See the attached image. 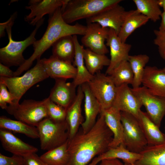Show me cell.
<instances>
[{
  "label": "cell",
  "mask_w": 165,
  "mask_h": 165,
  "mask_svg": "<svg viewBox=\"0 0 165 165\" xmlns=\"http://www.w3.org/2000/svg\"><path fill=\"white\" fill-rule=\"evenodd\" d=\"M0 140L3 149L13 155L24 157L38 151L36 147L25 142L7 130L0 128Z\"/></svg>",
  "instance_id": "cell-18"
},
{
  "label": "cell",
  "mask_w": 165,
  "mask_h": 165,
  "mask_svg": "<svg viewBox=\"0 0 165 165\" xmlns=\"http://www.w3.org/2000/svg\"><path fill=\"white\" fill-rule=\"evenodd\" d=\"M81 86L84 94L85 114V119L81 126L82 132L86 133L95 124L97 116L101 112V108L100 103L91 93L88 83Z\"/></svg>",
  "instance_id": "cell-21"
},
{
  "label": "cell",
  "mask_w": 165,
  "mask_h": 165,
  "mask_svg": "<svg viewBox=\"0 0 165 165\" xmlns=\"http://www.w3.org/2000/svg\"><path fill=\"white\" fill-rule=\"evenodd\" d=\"M142 84L152 94L165 99V73L162 69L146 66Z\"/></svg>",
  "instance_id": "cell-19"
},
{
  "label": "cell",
  "mask_w": 165,
  "mask_h": 165,
  "mask_svg": "<svg viewBox=\"0 0 165 165\" xmlns=\"http://www.w3.org/2000/svg\"><path fill=\"white\" fill-rule=\"evenodd\" d=\"M131 89L145 107L149 118L160 127L165 116V99L152 94L143 86Z\"/></svg>",
  "instance_id": "cell-10"
},
{
  "label": "cell",
  "mask_w": 165,
  "mask_h": 165,
  "mask_svg": "<svg viewBox=\"0 0 165 165\" xmlns=\"http://www.w3.org/2000/svg\"><path fill=\"white\" fill-rule=\"evenodd\" d=\"M122 0H68L62 7L64 21L70 24L90 18L102 11L119 4Z\"/></svg>",
  "instance_id": "cell-3"
},
{
  "label": "cell",
  "mask_w": 165,
  "mask_h": 165,
  "mask_svg": "<svg viewBox=\"0 0 165 165\" xmlns=\"http://www.w3.org/2000/svg\"><path fill=\"white\" fill-rule=\"evenodd\" d=\"M46 104V98L41 101L25 100L20 104L9 105L5 110L17 120L36 127L48 117Z\"/></svg>",
  "instance_id": "cell-7"
},
{
  "label": "cell",
  "mask_w": 165,
  "mask_h": 165,
  "mask_svg": "<svg viewBox=\"0 0 165 165\" xmlns=\"http://www.w3.org/2000/svg\"><path fill=\"white\" fill-rule=\"evenodd\" d=\"M7 86L4 83H0V98L9 105H13V97L7 89Z\"/></svg>",
  "instance_id": "cell-39"
},
{
  "label": "cell",
  "mask_w": 165,
  "mask_h": 165,
  "mask_svg": "<svg viewBox=\"0 0 165 165\" xmlns=\"http://www.w3.org/2000/svg\"><path fill=\"white\" fill-rule=\"evenodd\" d=\"M36 127L42 150H51L69 140V130L66 121L56 122L47 117L42 121Z\"/></svg>",
  "instance_id": "cell-6"
},
{
  "label": "cell",
  "mask_w": 165,
  "mask_h": 165,
  "mask_svg": "<svg viewBox=\"0 0 165 165\" xmlns=\"http://www.w3.org/2000/svg\"><path fill=\"white\" fill-rule=\"evenodd\" d=\"M83 55L86 68L93 75L110 64V59L105 54L97 53L86 48L83 50Z\"/></svg>",
  "instance_id": "cell-30"
},
{
  "label": "cell",
  "mask_w": 165,
  "mask_h": 165,
  "mask_svg": "<svg viewBox=\"0 0 165 165\" xmlns=\"http://www.w3.org/2000/svg\"><path fill=\"white\" fill-rule=\"evenodd\" d=\"M0 165H25L23 157L13 155L7 156L0 153Z\"/></svg>",
  "instance_id": "cell-37"
},
{
  "label": "cell",
  "mask_w": 165,
  "mask_h": 165,
  "mask_svg": "<svg viewBox=\"0 0 165 165\" xmlns=\"http://www.w3.org/2000/svg\"><path fill=\"white\" fill-rule=\"evenodd\" d=\"M68 0H31L26 9L31 12L24 17L25 21L34 26L45 15L53 14L59 8L65 5Z\"/></svg>",
  "instance_id": "cell-13"
},
{
  "label": "cell",
  "mask_w": 165,
  "mask_h": 165,
  "mask_svg": "<svg viewBox=\"0 0 165 165\" xmlns=\"http://www.w3.org/2000/svg\"></svg>",
  "instance_id": "cell-46"
},
{
  "label": "cell",
  "mask_w": 165,
  "mask_h": 165,
  "mask_svg": "<svg viewBox=\"0 0 165 165\" xmlns=\"http://www.w3.org/2000/svg\"><path fill=\"white\" fill-rule=\"evenodd\" d=\"M25 165H47L36 153H32L24 157Z\"/></svg>",
  "instance_id": "cell-38"
},
{
  "label": "cell",
  "mask_w": 165,
  "mask_h": 165,
  "mask_svg": "<svg viewBox=\"0 0 165 165\" xmlns=\"http://www.w3.org/2000/svg\"><path fill=\"white\" fill-rule=\"evenodd\" d=\"M149 20L136 9L129 11L118 35L119 37L123 42H126L134 31L146 24Z\"/></svg>",
  "instance_id": "cell-26"
},
{
  "label": "cell",
  "mask_w": 165,
  "mask_h": 165,
  "mask_svg": "<svg viewBox=\"0 0 165 165\" xmlns=\"http://www.w3.org/2000/svg\"><path fill=\"white\" fill-rule=\"evenodd\" d=\"M88 83L91 93L100 105L101 112L112 106L117 87L110 76L99 72Z\"/></svg>",
  "instance_id": "cell-9"
},
{
  "label": "cell",
  "mask_w": 165,
  "mask_h": 165,
  "mask_svg": "<svg viewBox=\"0 0 165 165\" xmlns=\"http://www.w3.org/2000/svg\"><path fill=\"white\" fill-rule=\"evenodd\" d=\"M17 13L16 12H15L10 16L9 20L6 21L0 24V38L5 36V30L6 28L10 24L14 23V21L17 16Z\"/></svg>",
  "instance_id": "cell-40"
},
{
  "label": "cell",
  "mask_w": 165,
  "mask_h": 165,
  "mask_svg": "<svg viewBox=\"0 0 165 165\" xmlns=\"http://www.w3.org/2000/svg\"><path fill=\"white\" fill-rule=\"evenodd\" d=\"M149 60V56L145 54L129 55L128 61L134 75L133 88H138L142 84L146 65Z\"/></svg>",
  "instance_id": "cell-32"
},
{
  "label": "cell",
  "mask_w": 165,
  "mask_h": 165,
  "mask_svg": "<svg viewBox=\"0 0 165 165\" xmlns=\"http://www.w3.org/2000/svg\"><path fill=\"white\" fill-rule=\"evenodd\" d=\"M52 47V56L61 60L73 63L75 47L73 35L61 38L53 43Z\"/></svg>",
  "instance_id": "cell-28"
},
{
  "label": "cell",
  "mask_w": 165,
  "mask_h": 165,
  "mask_svg": "<svg viewBox=\"0 0 165 165\" xmlns=\"http://www.w3.org/2000/svg\"><path fill=\"white\" fill-rule=\"evenodd\" d=\"M136 10L153 22L159 20L162 13L158 0H133Z\"/></svg>",
  "instance_id": "cell-34"
},
{
  "label": "cell",
  "mask_w": 165,
  "mask_h": 165,
  "mask_svg": "<svg viewBox=\"0 0 165 165\" xmlns=\"http://www.w3.org/2000/svg\"><path fill=\"white\" fill-rule=\"evenodd\" d=\"M43 67L49 77L54 79H73L77 71L72 63L57 58L51 55L49 58L41 59Z\"/></svg>",
  "instance_id": "cell-16"
},
{
  "label": "cell",
  "mask_w": 165,
  "mask_h": 165,
  "mask_svg": "<svg viewBox=\"0 0 165 165\" xmlns=\"http://www.w3.org/2000/svg\"><path fill=\"white\" fill-rule=\"evenodd\" d=\"M161 20L159 30L165 32V11H163L161 15Z\"/></svg>",
  "instance_id": "cell-43"
},
{
  "label": "cell",
  "mask_w": 165,
  "mask_h": 165,
  "mask_svg": "<svg viewBox=\"0 0 165 165\" xmlns=\"http://www.w3.org/2000/svg\"><path fill=\"white\" fill-rule=\"evenodd\" d=\"M128 11L117 4L86 19V23H97L103 28L113 29L118 35Z\"/></svg>",
  "instance_id": "cell-11"
},
{
  "label": "cell",
  "mask_w": 165,
  "mask_h": 165,
  "mask_svg": "<svg viewBox=\"0 0 165 165\" xmlns=\"http://www.w3.org/2000/svg\"><path fill=\"white\" fill-rule=\"evenodd\" d=\"M153 31L155 37L153 43L157 46L160 56L165 60V32L159 30Z\"/></svg>",
  "instance_id": "cell-36"
},
{
  "label": "cell",
  "mask_w": 165,
  "mask_h": 165,
  "mask_svg": "<svg viewBox=\"0 0 165 165\" xmlns=\"http://www.w3.org/2000/svg\"><path fill=\"white\" fill-rule=\"evenodd\" d=\"M112 106L121 112L132 114L138 119L142 105L128 85L124 84L117 87L116 95Z\"/></svg>",
  "instance_id": "cell-15"
},
{
  "label": "cell",
  "mask_w": 165,
  "mask_h": 165,
  "mask_svg": "<svg viewBox=\"0 0 165 165\" xmlns=\"http://www.w3.org/2000/svg\"><path fill=\"white\" fill-rule=\"evenodd\" d=\"M99 165H125L117 159H104L100 162Z\"/></svg>",
  "instance_id": "cell-42"
},
{
  "label": "cell",
  "mask_w": 165,
  "mask_h": 165,
  "mask_svg": "<svg viewBox=\"0 0 165 165\" xmlns=\"http://www.w3.org/2000/svg\"><path fill=\"white\" fill-rule=\"evenodd\" d=\"M163 71L165 73V67L162 69Z\"/></svg>",
  "instance_id": "cell-45"
},
{
  "label": "cell",
  "mask_w": 165,
  "mask_h": 165,
  "mask_svg": "<svg viewBox=\"0 0 165 165\" xmlns=\"http://www.w3.org/2000/svg\"><path fill=\"white\" fill-rule=\"evenodd\" d=\"M137 119L147 141L148 145H157L165 142V135L146 112L141 110Z\"/></svg>",
  "instance_id": "cell-24"
},
{
  "label": "cell",
  "mask_w": 165,
  "mask_h": 165,
  "mask_svg": "<svg viewBox=\"0 0 165 165\" xmlns=\"http://www.w3.org/2000/svg\"><path fill=\"white\" fill-rule=\"evenodd\" d=\"M0 128L14 133L21 134L32 139H37L39 137L36 127L19 120L11 119L5 116L0 117Z\"/></svg>",
  "instance_id": "cell-29"
},
{
  "label": "cell",
  "mask_w": 165,
  "mask_h": 165,
  "mask_svg": "<svg viewBox=\"0 0 165 165\" xmlns=\"http://www.w3.org/2000/svg\"><path fill=\"white\" fill-rule=\"evenodd\" d=\"M140 153L141 158L135 165H165V142L147 145Z\"/></svg>",
  "instance_id": "cell-27"
},
{
  "label": "cell",
  "mask_w": 165,
  "mask_h": 165,
  "mask_svg": "<svg viewBox=\"0 0 165 165\" xmlns=\"http://www.w3.org/2000/svg\"><path fill=\"white\" fill-rule=\"evenodd\" d=\"M46 108L47 117L53 121L61 122L65 121L66 109L46 98Z\"/></svg>",
  "instance_id": "cell-35"
},
{
  "label": "cell",
  "mask_w": 165,
  "mask_h": 165,
  "mask_svg": "<svg viewBox=\"0 0 165 165\" xmlns=\"http://www.w3.org/2000/svg\"><path fill=\"white\" fill-rule=\"evenodd\" d=\"M68 140L59 146L47 151L40 158L47 165H67L69 158Z\"/></svg>",
  "instance_id": "cell-31"
},
{
  "label": "cell",
  "mask_w": 165,
  "mask_h": 165,
  "mask_svg": "<svg viewBox=\"0 0 165 165\" xmlns=\"http://www.w3.org/2000/svg\"><path fill=\"white\" fill-rule=\"evenodd\" d=\"M101 112L93 127L84 133L81 129L69 140V160L67 165H87L96 156L106 152L113 138Z\"/></svg>",
  "instance_id": "cell-1"
},
{
  "label": "cell",
  "mask_w": 165,
  "mask_h": 165,
  "mask_svg": "<svg viewBox=\"0 0 165 165\" xmlns=\"http://www.w3.org/2000/svg\"><path fill=\"white\" fill-rule=\"evenodd\" d=\"M108 75L111 77L117 87L124 84L132 85L133 83L134 75L127 61L121 62Z\"/></svg>",
  "instance_id": "cell-33"
},
{
  "label": "cell",
  "mask_w": 165,
  "mask_h": 165,
  "mask_svg": "<svg viewBox=\"0 0 165 165\" xmlns=\"http://www.w3.org/2000/svg\"><path fill=\"white\" fill-rule=\"evenodd\" d=\"M141 155L130 151L123 143L115 148H110L106 152L95 157L88 165H97L102 160L117 159L122 160L125 165H135L141 158Z\"/></svg>",
  "instance_id": "cell-23"
},
{
  "label": "cell",
  "mask_w": 165,
  "mask_h": 165,
  "mask_svg": "<svg viewBox=\"0 0 165 165\" xmlns=\"http://www.w3.org/2000/svg\"><path fill=\"white\" fill-rule=\"evenodd\" d=\"M84 98V94L81 86H78L76 97L66 109L65 121L69 130V140L77 133L79 127L84 122L82 113L81 105Z\"/></svg>",
  "instance_id": "cell-20"
},
{
  "label": "cell",
  "mask_w": 165,
  "mask_h": 165,
  "mask_svg": "<svg viewBox=\"0 0 165 165\" xmlns=\"http://www.w3.org/2000/svg\"><path fill=\"white\" fill-rule=\"evenodd\" d=\"M64 79H55V83L51 89L50 99L67 109L75 99L77 87L73 82H67Z\"/></svg>",
  "instance_id": "cell-17"
},
{
  "label": "cell",
  "mask_w": 165,
  "mask_h": 165,
  "mask_svg": "<svg viewBox=\"0 0 165 165\" xmlns=\"http://www.w3.org/2000/svg\"><path fill=\"white\" fill-rule=\"evenodd\" d=\"M85 34L81 42L83 46L97 53L106 54L109 52L105 42L109 28H104L96 23H87Z\"/></svg>",
  "instance_id": "cell-12"
},
{
  "label": "cell",
  "mask_w": 165,
  "mask_h": 165,
  "mask_svg": "<svg viewBox=\"0 0 165 165\" xmlns=\"http://www.w3.org/2000/svg\"><path fill=\"white\" fill-rule=\"evenodd\" d=\"M14 72L9 67L0 63V76L8 78L14 77Z\"/></svg>",
  "instance_id": "cell-41"
},
{
  "label": "cell",
  "mask_w": 165,
  "mask_h": 165,
  "mask_svg": "<svg viewBox=\"0 0 165 165\" xmlns=\"http://www.w3.org/2000/svg\"><path fill=\"white\" fill-rule=\"evenodd\" d=\"M105 43L110 48V63L106 74L108 73L121 62L128 60L131 44L123 42L113 29H109Z\"/></svg>",
  "instance_id": "cell-14"
},
{
  "label": "cell",
  "mask_w": 165,
  "mask_h": 165,
  "mask_svg": "<svg viewBox=\"0 0 165 165\" xmlns=\"http://www.w3.org/2000/svg\"><path fill=\"white\" fill-rule=\"evenodd\" d=\"M158 3L160 7L163 8V11H165V0H158Z\"/></svg>",
  "instance_id": "cell-44"
},
{
  "label": "cell",
  "mask_w": 165,
  "mask_h": 165,
  "mask_svg": "<svg viewBox=\"0 0 165 165\" xmlns=\"http://www.w3.org/2000/svg\"><path fill=\"white\" fill-rule=\"evenodd\" d=\"M73 37L75 47L73 63L76 68L77 73L72 82L77 87L84 83H88L93 78V75L89 72L85 64L83 55V46L79 44L77 35H73Z\"/></svg>",
  "instance_id": "cell-25"
},
{
  "label": "cell",
  "mask_w": 165,
  "mask_h": 165,
  "mask_svg": "<svg viewBox=\"0 0 165 165\" xmlns=\"http://www.w3.org/2000/svg\"><path fill=\"white\" fill-rule=\"evenodd\" d=\"M44 18L40 20L36 24V27L30 35L24 40L15 41L12 39V27L13 24L6 28L9 42L5 47L0 49V63L9 67L12 66H21L25 62L23 53L28 46L33 45L36 41L35 36L37 31L43 23Z\"/></svg>",
  "instance_id": "cell-5"
},
{
  "label": "cell",
  "mask_w": 165,
  "mask_h": 165,
  "mask_svg": "<svg viewBox=\"0 0 165 165\" xmlns=\"http://www.w3.org/2000/svg\"><path fill=\"white\" fill-rule=\"evenodd\" d=\"M49 77L40 59L37 60L36 65L22 76L12 78L0 77V83L7 86L14 98L13 105H16L19 103L20 99L31 87Z\"/></svg>",
  "instance_id": "cell-4"
},
{
  "label": "cell",
  "mask_w": 165,
  "mask_h": 165,
  "mask_svg": "<svg viewBox=\"0 0 165 165\" xmlns=\"http://www.w3.org/2000/svg\"><path fill=\"white\" fill-rule=\"evenodd\" d=\"M101 112L103 114L106 124L113 135L109 148L116 147L123 143V128L121 121V112L112 106Z\"/></svg>",
  "instance_id": "cell-22"
},
{
  "label": "cell",
  "mask_w": 165,
  "mask_h": 165,
  "mask_svg": "<svg viewBox=\"0 0 165 165\" xmlns=\"http://www.w3.org/2000/svg\"><path fill=\"white\" fill-rule=\"evenodd\" d=\"M62 7L58 9L52 15H49L46 29L39 40L32 45L34 52L25 62L14 72V77L18 76L28 69L34 61L40 59L42 54L61 38L67 35H79L85 33L86 27L78 23L71 25L65 22L62 16Z\"/></svg>",
  "instance_id": "cell-2"
},
{
  "label": "cell",
  "mask_w": 165,
  "mask_h": 165,
  "mask_svg": "<svg viewBox=\"0 0 165 165\" xmlns=\"http://www.w3.org/2000/svg\"><path fill=\"white\" fill-rule=\"evenodd\" d=\"M121 121L123 128V143L130 151L140 153L148 143L137 119L130 113L121 112Z\"/></svg>",
  "instance_id": "cell-8"
}]
</instances>
